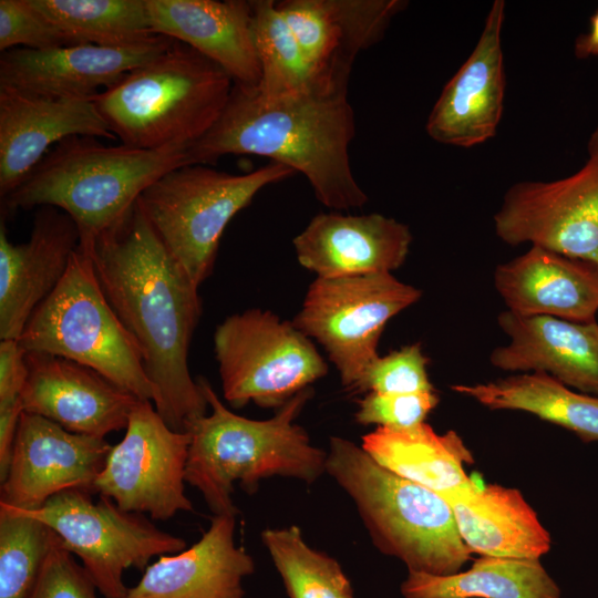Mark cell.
I'll return each instance as SVG.
<instances>
[{
    "mask_svg": "<svg viewBox=\"0 0 598 598\" xmlns=\"http://www.w3.org/2000/svg\"><path fill=\"white\" fill-rule=\"evenodd\" d=\"M83 250L92 258L106 300L141 351L156 390L155 410L171 429L185 432L208 408L188 367L203 310L199 286L165 247L140 199Z\"/></svg>",
    "mask_w": 598,
    "mask_h": 598,
    "instance_id": "obj_1",
    "label": "cell"
},
{
    "mask_svg": "<svg viewBox=\"0 0 598 598\" xmlns=\"http://www.w3.org/2000/svg\"><path fill=\"white\" fill-rule=\"evenodd\" d=\"M347 92L313 89L266 99L257 87L234 83L216 123L187 148L189 162L205 165L230 154L268 157L305 175L326 207L359 208L368 196L351 169L355 125Z\"/></svg>",
    "mask_w": 598,
    "mask_h": 598,
    "instance_id": "obj_2",
    "label": "cell"
},
{
    "mask_svg": "<svg viewBox=\"0 0 598 598\" xmlns=\"http://www.w3.org/2000/svg\"><path fill=\"white\" fill-rule=\"evenodd\" d=\"M210 413L188 423L190 442L185 481L197 488L214 515H237L234 483L252 494L271 476L316 482L326 473L327 451L312 445L296 423L313 389L290 399L267 420H251L224 405L210 383L196 378Z\"/></svg>",
    "mask_w": 598,
    "mask_h": 598,
    "instance_id": "obj_3",
    "label": "cell"
},
{
    "mask_svg": "<svg viewBox=\"0 0 598 598\" xmlns=\"http://www.w3.org/2000/svg\"><path fill=\"white\" fill-rule=\"evenodd\" d=\"M192 165L187 150L109 146L75 135L53 146L8 196L4 212L51 206L76 224L80 247L116 224L142 193L168 171Z\"/></svg>",
    "mask_w": 598,
    "mask_h": 598,
    "instance_id": "obj_4",
    "label": "cell"
},
{
    "mask_svg": "<svg viewBox=\"0 0 598 598\" xmlns=\"http://www.w3.org/2000/svg\"><path fill=\"white\" fill-rule=\"evenodd\" d=\"M233 85L219 65L174 40L93 100L122 144L150 151L187 150L216 123Z\"/></svg>",
    "mask_w": 598,
    "mask_h": 598,
    "instance_id": "obj_5",
    "label": "cell"
},
{
    "mask_svg": "<svg viewBox=\"0 0 598 598\" xmlns=\"http://www.w3.org/2000/svg\"><path fill=\"white\" fill-rule=\"evenodd\" d=\"M326 473L353 501L378 549L408 571L453 575L471 559L450 504L380 465L362 446L330 437Z\"/></svg>",
    "mask_w": 598,
    "mask_h": 598,
    "instance_id": "obj_6",
    "label": "cell"
},
{
    "mask_svg": "<svg viewBox=\"0 0 598 598\" xmlns=\"http://www.w3.org/2000/svg\"><path fill=\"white\" fill-rule=\"evenodd\" d=\"M25 352H45L86 365L143 401L154 402L138 347L99 283L91 256L78 247L54 291L30 316L18 339Z\"/></svg>",
    "mask_w": 598,
    "mask_h": 598,
    "instance_id": "obj_7",
    "label": "cell"
},
{
    "mask_svg": "<svg viewBox=\"0 0 598 598\" xmlns=\"http://www.w3.org/2000/svg\"><path fill=\"white\" fill-rule=\"evenodd\" d=\"M293 174L276 162L245 174L184 165L158 177L138 199L165 247L200 286L213 272L229 221L264 187Z\"/></svg>",
    "mask_w": 598,
    "mask_h": 598,
    "instance_id": "obj_8",
    "label": "cell"
},
{
    "mask_svg": "<svg viewBox=\"0 0 598 598\" xmlns=\"http://www.w3.org/2000/svg\"><path fill=\"white\" fill-rule=\"evenodd\" d=\"M214 352L225 400L280 409L328 373L312 340L270 310L247 309L225 318L214 332Z\"/></svg>",
    "mask_w": 598,
    "mask_h": 598,
    "instance_id": "obj_9",
    "label": "cell"
},
{
    "mask_svg": "<svg viewBox=\"0 0 598 598\" xmlns=\"http://www.w3.org/2000/svg\"><path fill=\"white\" fill-rule=\"evenodd\" d=\"M421 296L419 288L391 272L316 277L292 323L326 350L342 385L357 393L367 369L379 357L386 323Z\"/></svg>",
    "mask_w": 598,
    "mask_h": 598,
    "instance_id": "obj_10",
    "label": "cell"
},
{
    "mask_svg": "<svg viewBox=\"0 0 598 598\" xmlns=\"http://www.w3.org/2000/svg\"><path fill=\"white\" fill-rule=\"evenodd\" d=\"M91 494L69 489L39 509H16L50 526L64 547L81 559L104 598H124L126 569L145 570L152 557L186 548L185 539L162 530L143 514L126 512L105 496L93 502Z\"/></svg>",
    "mask_w": 598,
    "mask_h": 598,
    "instance_id": "obj_11",
    "label": "cell"
},
{
    "mask_svg": "<svg viewBox=\"0 0 598 598\" xmlns=\"http://www.w3.org/2000/svg\"><path fill=\"white\" fill-rule=\"evenodd\" d=\"M493 224L496 236L509 246H540L598 270V126L578 171L555 181L513 184Z\"/></svg>",
    "mask_w": 598,
    "mask_h": 598,
    "instance_id": "obj_12",
    "label": "cell"
},
{
    "mask_svg": "<svg viewBox=\"0 0 598 598\" xmlns=\"http://www.w3.org/2000/svg\"><path fill=\"white\" fill-rule=\"evenodd\" d=\"M189 442L187 432L174 431L164 422L153 402L138 401L123 439L106 456L94 493L155 520L193 512L184 486Z\"/></svg>",
    "mask_w": 598,
    "mask_h": 598,
    "instance_id": "obj_13",
    "label": "cell"
},
{
    "mask_svg": "<svg viewBox=\"0 0 598 598\" xmlns=\"http://www.w3.org/2000/svg\"><path fill=\"white\" fill-rule=\"evenodd\" d=\"M112 445L105 437L72 433L33 413L22 412L0 503L35 511L69 489L94 493Z\"/></svg>",
    "mask_w": 598,
    "mask_h": 598,
    "instance_id": "obj_14",
    "label": "cell"
},
{
    "mask_svg": "<svg viewBox=\"0 0 598 598\" xmlns=\"http://www.w3.org/2000/svg\"><path fill=\"white\" fill-rule=\"evenodd\" d=\"M277 8L291 28L316 87L348 91L358 54L378 43L403 0H283Z\"/></svg>",
    "mask_w": 598,
    "mask_h": 598,
    "instance_id": "obj_15",
    "label": "cell"
},
{
    "mask_svg": "<svg viewBox=\"0 0 598 598\" xmlns=\"http://www.w3.org/2000/svg\"><path fill=\"white\" fill-rule=\"evenodd\" d=\"M505 1L495 0L473 51L443 87L425 130L435 142L470 148L496 135L506 76L502 45Z\"/></svg>",
    "mask_w": 598,
    "mask_h": 598,
    "instance_id": "obj_16",
    "label": "cell"
},
{
    "mask_svg": "<svg viewBox=\"0 0 598 598\" xmlns=\"http://www.w3.org/2000/svg\"><path fill=\"white\" fill-rule=\"evenodd\" d=\"M25 362L23 411L72 433L105 437L125 430L131 412L141 401L97 371L66 358L27 352Z\"/></svg>",
    "mask_w": 598,
    "mask_h": 598,
    "instance_id": "obj_17",
    "label": "cell"
},
{
    "mask_svg": "<svg viewBox=\"0 0 598 598\" xmlns=\"http://www.w3.org/2000/svg\"><path fill=\"white\" fill-rule=\"evenodd\" d=\"M173 41L156 35L131 47L79 43L49 50L11 49L0 56V86L47 96L93 99L100 87H110Z\"/></svg>",
    "mask_w": 598,
    "mask_h": 598,
    "instance_id": "obj_18",
    "label": "cell"
},
{
    "mask_svg": "<svg viewBox=\"0 0 598 598\" xmlns=\"http://www.w3.org/2000/svg\"><path fill=\"white\" fill-rule=\"evenodd\" d=\"M80 245L73 219L61 209L39 207L29 239L9 240L0 224V339L18 340L35 308L64 277Z\"/></svg>",
    "mask_w": 598,
    "mask_h": 598,
    "instance_id": "obj_19",
    "label": "cell"
},
{
    "mask_svg": "<svg viewBox=\"0 0 598 598\" xmlns=\"http://www.w3.org/2000/svg\"><path fill=\"white\" fill-rule=\"evenodd\" d=\"M93 99L47 96L0 86L1 199L61 141L75 135L117 140Z\"/></svg>",
    "mask_w": 598,
    "mask_h": 598,
    "instance_id": "obj_20",
    "label": "cell"
},
{
    "mask_svg": "<svg viewBox=\"0 0 598 598\" xmlns=\"http://www.w3.org/2000/svg\"><path fill=\"white\" fill-rule=\"evenodd\" d=\"M408 225L378 213L316 215L292 240L299 264L318 278L391 272L406 260Z\"/></svg>",
    "mask_w": 598,
    "mask_h": 598,
    "instance_id": "obj_21",
    "label": "cell"
},
{
    "mask_svg": "<svg viewBox=\"0 0 598 598\" xmlns=\"http://www.w3.org/2000/svg\"><path fill=\"white\" fill-rule=\"evenodd\" d=\"M497 323L508 342L489 362L512 372L546 373L579 392L598 396V322L502 311Z\"/></svg>",
    "mask_w": 598,
    "mask_h": 598,
    "instance_id": "obj_22",
    "label": "cell"
},
{
    "mask_svg": "<svg viewBox=\"0 0 598 598\" xmlns=\"http://www.w3.org/2000/svg\"><path fill=\"white\" fill-rule=\"evenodd\" d=\"M235 525V515H214L197 543L159 556L124 598H245L243 581L255 561L236 546Z\"/></svg>",
    "mask_w": 598,
    "mask_h": 598,
    "instance_id": "obj_23",
    "label": "cell"
},
{
    "mask_svg": "<svg viewBox=\"0 0 598 598\" xmlns=\"http://www.w3.org/2000/svg\"><path fill=\"white\" fill-rule=\"evenodd\" d=\"M145 3L155 34L193 48L219 65L236 84L259 85L250 1L145 0Z\"/></svg>",
    "mask_w": 598,
    "mask_h": 598,
    "instance_id": "obj_24",
    "label": "cell"
},
{
    "mask_svg": "<svg viewBox=\"0 0 598 598\" xmlns=\"http://www.w3.org/2000/svg\"><path fill=\"white\" fill-rule=\"evenodd\" d=\"M494 287L506 310L577 322L596 320L598 270L540 246L496 266Z\"/></svg>",
    "mask_w": 598,
    "mask_h": 598,
    "instance_id": "obj_25",
    "label": "cell"
},
{
    "mask_svg": "<svg viewBox=\"0 0 598 598\" xmlns=\"http://www.w3.org/2000/svg\"><path fill=\"white\" fill-rule=\"evenodd\" d=\"M443 498L472 554L539 559L550 548L548 530L516 488L473 482Z\"/></svg>",
    "mask_w": 598,
    "mask_h": 598,
    "instance_id": "obj_26",
    "label": "cell"
},
{
    "mask_svg": "<svg viewBox=\"0 0 598 598\" xmlns=\"http://www.w3.org/2000/svg\"><path fill=\"white\" fill-rule=\"evenodd\" d=\"M361 446L380 465L442 497L474 482L464 467L473 456L452 430L439 434L425 422L411 429L377 427Z\"/></svg>",
    "mask_w": 598,
    "mask_h": 598,
    "instance_id": "obj_27",
    "label": "cell"
},
{
    "mask_svg": "<svg viewBox=\"0 0 598 598\" xmlns=\"http://www.w3.org/2000/svg\"><path fill=\"white\" fill-rule=\"evenodd\" d=\"M451 389L491 410L524 411L571 431L584 442L598 441V396L576 392L546 373H516Z\"/></svg>",
    "mask_w": 598,
    "mask_h": 598,
    "instance_id": "obj_28",
    "label": "cell"
},
{
    "mask_svg": "<svg viewBox=\"0 0 598 598\" xmlns=\"http://www.w3.org/2000/svg\"><path fill=\"white\" fill-rule=\"evenodd\" d=\"M400 590L404 598H561L539 559L493 556L453 575L408 571Z\"/></svg>",
    "mask_w": 598,
    "mask_h": 598,
    "instance_id": "obj_29",
    "label": "cell"
},
{
    "mask_svg": "<svg viewBox=\"0 0 598 598\" xmlns=\"http://www.w3.org/2000/svg\"><path fill=\"white\" fill-rule=\"evenodd\" d=\"M74 44L131 47L158 35L145 0H29Z\"/></svg>",
    "mask_w": 598,
    "mask_h": 598,
    "instance_id": "obj_30",
    "label": "cell"
},
{
    "mask_svg": "<svg viewBox=\"0 0 598 598\" xmlns=\"http://www.w3.org/2000/svg\"><path fill=\"white\" fill-rule=\"evenodd\" d=\"M254 44L260 68L258 92L266 99L306 93L316 87L299 43L272 0L250 1Z\"/></svg>",
    "mask_w": 598,
    "mask_h": 598,
    "instance_id": "obj_31",
    "label": "cell"
},
{
    "mask_svg": "<svg viewBox=\"0 0 598 598\" xmlns=\"http://www.w3.org/2000/svg\"><path fill=\"white\" fill-rule=\"evenodd\" d=\"M261 540L289 598H354L340 564L310 547L298 526L266 528Z\"/></svg>",
    "mask_w": 598,
    "mask_h": 598,
    "instance_id": "obj_32",
    "label": "cell"
},
{
    "mask_svg": "<svg viewBox=\"0 0 598 598\" xmlns=\"http://www.w3.org/2000/svg\"><path fill=\"white\" fill-rule=\"evenodd\" d=\"M59 540L42 520L0 503V598H31Z\"/></svg>",
    "mask_w": 598,
    "mask_h": 598,
    "instance_id": "obj_33",
    "label": "cell"
},
{
    "mask_svg": "<svg viewBox=\"0 0 598 598\" xmlns=\"http://www.w3.org/2000/svg\"><path fill=\"white\" fill-rule=\"evenodd\" d=\"M429 358L421 343L378 357L367 369L357 393H419L435 391L427 374Z\"/></svg>",
    "mask_w": 598,
    "mask_h": 598,
    "instance_id": "obj_34",
    "label": "cell"
},
{
    "mask_svg": "<svg viewBox=\"0 0 598 598\" xmlns=\"http://www.w3.org/2000/svg\"><path fill=\"white\" fill-rule=\"evenodd\" d=\"M74 44L63 32L38 12L29 0H0V51L22 45L49 50Z\"/></svg>",
    "mask_w": 598,
    "mask_h": 598,
    "instance_id": "obj_35",
    "label": "cell"
},
{
    "mask_svg": "<svg viewBox=\"0 0 598 598\" xmlns=\"http://www.w3.org/2000/svg\"><path fill=\"white\" fill-rule=\"evenodd\" d=\"M435 391L419 393L368 392L359 401L354 414L362 425L378 427L411 429L425 422L429 413L439 404Z\"/></svg>",
    "mask_w": 598,
    "mask_h": 598,
    "instance_id": "obj_36",
    "label": "cell"
},
{
    "mask_svg": "<svg viewBox=\"0 0 598 598\" xmlns=\"http://www.w3.org/2000/svg\"><path fill=\"white\" fill-rule=\"evenodd\" d=\"M96 586L61 538L52 548L31 598H97Z\"/></svg>",
    "mask_w": 598,
    "mask_h": 598,
    "instance_id": "obj_37",
    "label": "cell"
},
{
    "mask_svg": "<svg viewBox=\"0 0 598 598\" xmlns=\"http://www.w3.org/2000/svg\"><path fill=\"white\" fill-rule=\"evenodd\" d=\"M25 354L19 340L0 341V405L21 403L28 377Z\"/></svg>",
    "mask_w": 598,
    "mask_h": 598,
    "instance_id": "obj_38",
    "label": "cell"
},
{
    "mask_svg": "<svg viewBox=\"0 0 598 598\" xmlns=\"http://www.w3.org/2000/svg\"><path fill=\"white\" fill-rule=\"evenodd\" d=\"M576 58L586 59L598 55V8L590 17V25L587 33L580 34L574 47Z\"/></svg>",
    "mask_w": 598,
    "mask_h": 598,
    "instance_id": "obj_39",
    "label": "cell"
}]
</instances>
